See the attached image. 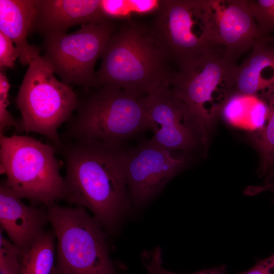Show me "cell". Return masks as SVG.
<instances>
[{"label": "cell", "instance_id": "6da1fadb", "mask_svg": "<svg viewBox=\"0 0 274 274\" xmlns=\"http://www.w3.org/2000/svg\"><path fill=\"white\" fill-rule=\"evenodd\" d=\"M65 200L89 210L102 227L112 232L129 206L123 145L93 139L62 142Z\"/></svg>", "mask_w": 274, "mask_h": 274}, {"label": "cell", "instance_id": "7a4b0ae2", "mask_svg": "<svg viewBox=\"0 0 274 274\" xmlns=\"http://www.w3.org/2000/svg\"><path fill=\"white\" fill-rule=\"evenodd\" d=\"M96 84L148 95L169 84L175 71L167 50L151 26L131 18L118 24L100 56Z\"/></svg>", "mask_w": 274, "mask_h": 274}, {"label": "cell", "instance_id": "3957f363", "mask_svg": "<svg viewBox=\"0 0 274 274\" xmlns=\"http://www.w3.org/2000/svg\"><path fill=\"white\" fill-rule=\"evenodd\" d=\"M74 114L66 123L61 141L93 139L123 145L151 130L147 95L101 86L83 89Z\"/></svg>", "mask_w": 274, "mask_h": 274}, {"label": "cell", "instance_id": "277c9868", "mask_svg": "<svg viewBox=\"0 0 274 274\" xmlns=\"http://www.w3.org/2000/svg\"><path fill=\"white\" fill-rule=\"evenodd\" d=\"M56 152L53 145L30 136L0 133L1 173L20 198L47 207L66 197Z\"/></svg>", "mask_w": 274, "mask_h": 274}, {"label": "cell", "instance_id": "5b68a950", "mask_svg": "<svg viewBox=\"0 0 274 274\" xmlns=\"http://www.w3.org/2000/svg\"><path fill=\"white\" fill-rule=\"evenodd\" d=\"M57 241L56 274H117L99 222L84 208L47 207Z\"/></svg>", "mask_w": 274, "mask_h": 274}, {"label": "cell", "instance_id": "8992f818", "mask_svg": "<svg viewBox=\"0 0 274 274\" xmlns=\"http://www.w3.org/2000/svg\"><path fill=\"white\" fill-rule=\"evenodd\" d=\"M77 98L39 55L28 65L15 98L21 116L17 131L43 135L57 149L62 143L58 129L72 117Z\"/></svg>", "mask_w": 274, "mask_h": 274}, {"label": "cell", "instance_id": "52a82bcc", "mask_svg": "<svg viewBox=\"0 0 274 274\" xmlns=\"http://www.w3.org/2000/svg\"><path fill=\"white\" fill-rule=\"evenodd\" d=\"M238 68L235 61L217 49L178 66L169 86L210 130L234 94Z\"/></svg>", "mask_w": 274, "mask_h": 274}, {"label": "cell", "instance_id": "ba28073f", "mask_svg": "<svg viewBox=\"0 0 274 274\" xmlns=\"http://www.w3.org/2000/svg\"><path fill=\"white\" fill-rule=\"evenodd\" d=\"M118 25L113 20L90 23L72 33L45 37L42 56L63 83L83 89L94 87L95 63Z\"/></svg>", "mask_w": 274, "mask_h": 274}, {"label": "cell", "instance_id": "9c48e42d", "mask_svg": "<svg viewBox=\"0 0 274 274\" xmlns=\"http://www.w3.org/2000/svg\"><path fill=\"white\" fill-rule=\"evenodd\" d=\"M151 25L177 67L220 49L213 43L204 0H161Z\"/></svg>", "mask_w": 274, "mask_h": 274}, {"label": "cell", "instance_id": "30bf717a", "mask_svg": "<svg viewBox=\"0 0 274 274\" xmlns=\"http://www.w3.org/2000/svg\"><path fill=\"white\" fill-rule=\"evenodd\" d=\"M153 135L150 140L170 151L191 155L207 145L209 130L165 84L147 95Z\"/></svg>", "mask_w": 274, "mask_h": 274}, {"label": "cell", "instance_id": "8fae6325", "mask_svg": "<svg viewBox=\"0 0 274 274\" xmlns=\"http://www.w3.org/2000/svg\"><path fill=\"white\" fill-rule=\"evenodd\" d=\"M178 152L160 146L150 139L127 151V188L135 204L148 201L188 165L190 155Z\"/></svg>", "mask_w": 274, "mask_h": 274}, {"label": "cell", "instance_id": "7c38bea8", "mask_svg": "<svg viewBox=\"0 0 274 274\" xmlns=\"http://www.w3.org/2000/svg\"><path fill=\"white\" fill-rule=\"evenodd\" d=\"M212 41L236 61L262 36L248 0H205Z\"/></svg>", "mask_w": 274, "mask_h": 274}, {"label": "cell", "instance_id": "4fadbf2b", "mask_svg": "<svg viewBox=\"0 0 274 274\" xmlns=\"http://www.w3.org/2000/svg\"><path fill=\"white\" fill-rule=\"evenodd\" d=\"M49 222L47 210L28 206L9 185L6 179L0 184L1 228L20 250L22 256L43 233Z\"/></svg>", "mask_w": 274, "mask_h": 274}, {"label": "cell", "instance_id": "5bb4252c", "mask_svg": "<svg viewBox=\"0 0 274 274\" xmlns=\"http://www.w3.org/2000/svg\"><path fill=\"white\" fill-rule=\"evenodd\" d=\"M100 3L101 0H36L32 32L45 38L66 33L77 25L111 21L104 15Z\"/></svg>", "mask_w": 274, "mask_h": 274}, {"label": "cell", "instance_id": "9a60e30c", "mask_svg": "<svg viewBox=\"0 0 274 274\" xmlns=\"http://www.w3.org/2000/svg\"><path fill=\"white\" fill-rule=\"evenodd\" d=\"M238 66L234 94L264 98L274 92V36H262Z\"/></svg>", "mask_w": 274, "mask_h": 274}, {"label": "cell", "instance_id": "2e32d148", "mask_svg": "<svg viewBox=\"0 0 274 274\" xmlns=\"http://www.w3.org/2000/svg\"><path fill=\"white\" fill-rule=\"evenodd\" d=\"M36 15V0H0V31L15 44L23 65H29L41 55L40 49L27 41Z\"/></svg>", "mask_w": 274, "mask_h": 274}, {"label": "cell", "instance_id": "e0dca14e", "mask_svg": "<svg viewBox=\"0 0 274 274\" xmlns=\"http://www.w3.org/2000/svg\"><path fill=\"white\" fill-rule=\"evenodd\" d=\"M221 113L231 125L256 132L265 125L268 108L266 101L257 96L233 94Z\"/></svg>", "mask_w": 274, "mask_h": 274}, {"label": "cell", "instance_id": "ac0fdd59", "mask_svg": "<svg viewBox=\"0 0 274 274\" xmlns=\"http://www.w3.org/2000/svg\"><path fill=\"white\" fill-rule=\"evenodd\" d=\"M55 239L52 229L43 232L22 256V274H56Z\"/></svg>", "mask_w": 274, "mask_h": 274}, {"label": "cell", "instance_id": "d6986e66", "mask_svg": "<svg viewBox=\"0 0 274 274\" xmlns=\"http://www.w3.org/2000/svg\"><path fill=\"white\" fill-rule=\"evenodd\" d=\"M263 99L268 108L267 122L262 129L254 132L251 140L260 156L259 175L265 179L274 175V92Z\"/></svg>", "mask_w": 274, "mask_h": 274}, {"label": "cell", "instance_id": "ffe728a7", "mask_svg": "<svg viewBox=\"0 0 274 274\" xmlns=\"http://www.w3.org/2000/svg\"><path fill=\"white\" fill-rule=\"evenodd\" d=\"M251 14L261 36L274 33V0H248Z\"/></svg>", "mask_w": 274, "mask_h": 274}, {"label": "cell", "instance_id": "44dd1931", "mask_svg": "<svg viewBox=\"0 0 274 274\" xmlns=\"http://www.w3.org/2000/svg\"><path fill=\"white\" fill-rule=\"evenodd\" d=\"M0 228V274H22V254Z\"/></svg>", "mask_w": 274, "mask_h": 274}, {"label": "cell", "instance_id": "7402d4cb", "mask_svg": "<svg viewBox=\"0 0 274 274\" xmlns=\"http://www.w3.org/2000/svg\"><path fill=\"white\" fill-rule=\"evenodd\" d=\"M10 88L9 80L5 71H0V133L4 129L10 126L18 125V122L8 110L9 105L8 93Z\"/></svg>", "mask_w": 274, "mask_h": 274}, {"label": "cell", "instance_id": "603a6c76", "mask_svg": "<svg viewBox=\"0 0 274 274\" xmlns=\"http://www.w3.org/2000/svg\"><path fill=\"white\" fill-rule=\"evenodd\" d=\"M100 7L104 15L111 20L130 19L133 14L129 0H101Z\"/></svg>", "mask_w": 274, "mask_h": 274}, {"label": "cell", "instance_id": "cb8c5ba5", "mask_svg": "<svg viewBox=\"0 0 274 274\" xmlns=\"http://www.w3.org/2000/svg\"><path fill=\"white\" fill-rule=\"evenodd\" d=\"M13 42L8 37L0 31V70L5 71L15 65L19 53Z\"/></svg>", "mask_w": 274, "mask_h": 274}, {"label": "cell", "instance_id": "d4e9b609", "mask_svg": "<svg viewBox=\"0 0 274 274\" xmlns=\"http://www.w3.org/2000/svg\"><path fill=\"white\" fill-rule=\"evenodd\" d=\"M133 14L145 15L155 13L159 9L160 1L129 0Z\"/></svg>", "mask_w": 274, "mask_h": 274}, {"label": "cell", "instance_id": "484cf974", "mask_svg": "<svg viewBox=\"0 0 274 274\" xmlns=\"http://www.w3.org/2000/svg\"><path fill=\"white\" fill-rule=\"evenodd\" d=\"M237 274H274V253L265 259L257 261L249 270Z\"/></svg>", "mask_w": 274, "mask_h": 274}, {"label": "cell", "instance_id": "4316f807", "mask_svg": "<svg viewBox=\"0 0 274 274\" xmlns=\"http://www.w3.org/2000/svg\"><path fill=\"white\" fill-rule=\"evenodd\" d=\"M158 274H178L167 270L162 267L160 269ZM191 274H227L226 267L224 265L210 269H205Z\"/></svg>", "mask_w": 274, "mask_h": 274}, {"label": "cell", "instance_id": "83f0119b", "mask_svg": "<svg viewBox=\"0 0 274 274\" xmlns=\"http://www.w3.org/2000/svg\"><path fill=\"white\" fill-rule=\"evenodd\" d=\"M255 191L257 194L265 191L274 192V177L265 180L263 185L256 186L255 187Z\"/></svg>", "mask_w": 274, "mask_h": 274}]
</instances>
